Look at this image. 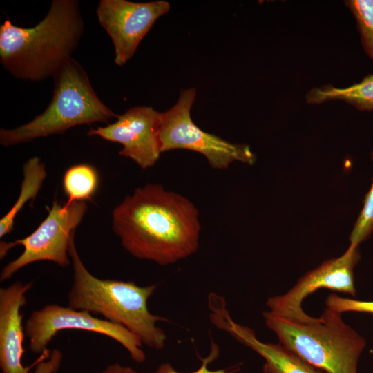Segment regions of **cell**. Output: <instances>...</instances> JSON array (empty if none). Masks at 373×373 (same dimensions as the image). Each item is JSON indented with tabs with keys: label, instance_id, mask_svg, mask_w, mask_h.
Segmentation results:
<instances>
[{
	"label": "cell",
	"instance_id": "6da1fadb",
	"mask_svg": "<svg viewBox=\"0 0 373 373\" xmlns=\"http://www.w3.org/2000/svg\"><path fill=\"white\" fill-rule=\"evenodd\" d=\"M112 228L131 255L162 266L193 254L201 229L194 204L155 184L137 188L113 209Z\"/></svg>",
	"mask_w": 373,
	"mask_h": 373
},
{
	"label": "cell",
	"instance_id": "7a4b0ae2",
	"mask_svg": "<svg viewBox=\"0 0 373 373\" xmlns=\"http://www.w3.org/2000/svg\"><path fill=\"white\" fill-rule=\"evenodd\" d=\"M84 29L77 1L53 0L34 27H19L9 19L1 24V64L19 79L38 82L53 77L71 57Z\"/></svg>",
	"mask_w": 373,
	"mask_h": 373
},
{
	"label": "cell",
	"instance_id": "3957f363",
	"mask_svg": "<svg viewBox=\"0 0 373 373\" xmlns=\"http://www.w3.org/2000/svg\"><path fill=\"white\" fill-rule=\"evenodd\" d=\"M68 254L73 271V283L67 293L68 307L102 316L123 326L150 348H164L166 334L157 323L169 320L151 314L148 308L156 285L140 286L133 281L95 277L84 265L76 249L75 236L70 241Z\"/></svg>",
	"mask_w": 373,
	"mask_h": 373
},
{
	"label": "cell",
	"instance_id": "277c9868",
	"mask_svg": "<svg viewBox=\"0 0 373 373\" xmlns=\"http://www.w3.org/2000/svg\"><path fill=\"white\" fill-rule=\"evenodd\" d=\"M341 314L326 307L318 318L307 314L289 318L269 311L262 316L281 345L322 372L357 373L366 341L345 323Z\"/></svg>",
	"mask_w": 373,
	"mask_h": 373
},
{
	"label": "cell",
	"instance_id": "5b68a950",
	"mask_svg": "<svg viewBox=\"0 0 373 373\" xmlns=\"http://www.w3.org/2000/svg\"><path fill=\"white\" fill-rule=\"evenodd\" d=\"M52 77L53 95L45 111L15 128H1V145H17L61 134L75 126L107 122L118 117L98 97L86 71L75 59H68Z\"/></svg>",
	"mask_w": 373,
	"mask_h": 373
},
{
	"label": "cell",
	"instance_id": "8992f818",
	"mask_svg": "<svg viewBox=\"0 0 373 373\" xmlns=\"http://www.w3.org/2000/svg\"><path fill=\"white\" fill-rule=\"evenodd\" d=\"M195 96L194 88L182 90L176 104L161 113L162 153L173 149L191 150L203 155L215 169H226L236 161L253 164L256 157L248 146L207 133L193 122L191 110Z\"/></svg>",
	"mask_w": 373,
	"mask_h": 373
},
{
	"label": "cell",
	"instance_id": "52a82bcc",
	"mask_svg": "<svg viewBox=\"0 0 373 373\" xmlns=\"http://www.w3.org/2000/svg\"><path fill=\"white\" fill-rule=\"evenodd\" d=\"M87 209L84 201H75L61 206L55 200L46 218L31 234L14 242L1 241V259L16 245H22L23 251L3 267L0 281L10 279L19 270L35 262L50 261L62 267L72 263L68 254L70 241Z\"/></svg>",
	"mask_w": 373,
	"mask_h": 373
},
{
	"label": "cell",
	"instance_id": "ba28073f",
	"mask_svg": "<svg viewBox=\"0 0 373 373\" xmlns=\"http://www.w3.org/2000/svg\"><path fill=\"white\" fill-rule=\"evenodd\" d=\"M23 327L25 335L29 340V350L39 356L48 349V344L58 332L77 329L109 337L126 349L134 361L142 363L146 361L142 341L126 328L68 306L47 304L33 311Z\"/></svg>",
	"mask_w": 373,
	"mask_h": 373
},
{
	"label": "cell",
	"instance_id": "9c48e42d",
	"mask_svg": "<svg viewBox=\"0 0 373 373\" xmlns=\"http://www.w3.org/2000/svg\"><path fill=\"white\" fill-rule=\"evenodd\" d=\"M169 10V3L164 0L142 3L101 0L96 9L97 16L101 26L111 38L115 63L124 65L155 21Z\"/></svg>",
	"mask_w": 373,
	"mask_h": 373
},
{
	"label": "cell",
	"instance_id": "30bf717a",
	"mask_svg": "<svg viewBox=\"0 0 373 373\" xmlns=\"http://www.w3.org/2000/svg\"><path fill=\"white\" fill-rule=\"evenodd\" d=\"M359 259L358 246L350 245L343 255L324 261L307 272L287 293L269 298V312L282 317L301 318L307 315L302 307L303 300L321 288L355 296L354 268Z\"/></svg>",
	"mask_w": 373,
	"mask_h": 373
},
{
	"label": "cell",
	"instance_id": "8fae6325",
	"mask_svg": "<svg viewBox=\"0 0 373 373\" xmlns=\"http://www.w3.org/2000/svg\"><path fill=\"white\" fill-rule=\"evenodd\" d=\"M160 118L161 113L152 107H133L118 115L114 123L90 128L87 135L121 144L120 155L130 158L142 169H147L156 164L162 153Z\"/></svg>",
	"mask_w": 373,
	"mask_h": 373
},
{
	"label": "cell",
	"instance_id": "7c38bea8",
	"mask_svg": "<svg viewBox=\"0 0 373 373\" xmlns=\"http://www.w3.org/2000/svg\"><path fill=\"white\" fill-rule=\"evenodd\" d=\"M209 307L210 321L215 327L226 332L265 360L263 373H323L280 343L262 342L250 327L234 321L223 297L216 295L210 298Z\"/></svg>",
	"mask_w": 373,
	"mask_h": 373
},
{
	"label": "cell",
	"instance_id": "4fadbf2b",
	"mask_svg": "<svg viewBox=\"0 0 373 373\" xmlns=\"http://www.w3.org/2000/svg\"><path fill=\"white\" fill-rule=\"evenodd\" d=\"M33 282L16 281L0 289V368L2 373H30L39 362L50 357L47 349L30 365L21 362L25 335L21 308L26 304V294Z\"/></svg>",
	"mask_w": 373,
	"mask_h": 373
},
{
	"label": "cell",
	"instance_id": "5bb4252c",
	"mask_svg": "<svg viewBox=\"0 0 373 373\" xmlns=\"http://www.w3.org/2000/svg\"><path fill=\"white\" fill-rule=\"evenodd\" d=\"M306 102L320 104L334 100H341L359 111L373 110V74L365 77L360 82L345 88L324 85L312 88L305 95Z\"/></svg>",
	"mask_w": 373,
	"mask_h": 373
},
{
	"label": "cell",
	"instance_id": "9a60e30c",
	"mask_svg": "<svg viewBox=\"0 0 373 373\" xmlns=\"http://www.w3.org/2000/svg\"><path fill=\"white\" fill-rule=\"evenodd\" d=\"M23 175L19 195L10 211L0 220V238L13 229L17 215L39 193L47 176L45 164L39 157H32L23 164Z\"/></svg>",
	"mask_w": 373,
	"mask_h": 373
},
{
	"label": "cell",
	"instance_id": "2e32d148",
	"mask_svg": "<svg viewBox=\"0 0 373 373\" xmlns=\"http://www.w3.org/2000/svg\"><path fill=\"white\" fill-rule=\"evenodd\" d=\"M98 184V173L91 165L79 164L68 168L63 177V188L68 197L66 203L90 200Z\"/></svg>",
	"mask_w": 373,
	"mask_h": 373
},
{
	"label": "cell",
	"instance_id": "e0dca14e",
	"mask_svg": "<svg viewBox=\"0 0 373 373\" xmlns=\"http://www.w3.org/2000/svg\"><path fill=\"white\" fill-rule=\"evenodd\" d=\"M344 2L355 18L363 48L373 60V0H347Z\"/></svg>",
	"mask_w": 373,
	"mask_h": 373
},
{
	"label": "cell",
	"instance_id": "ac0fdd59",
	"mask_svg": "<svg viewBox=\"0 0 373 373\" xmlns=\"http://www.w3.org/2000/svg\"><path fill=\"white\" fill-rule=\"evenodd\" d=\"M373 160V151L372 152ZM373 230V182L367 193L361 212L350 236L351 245L358 246L366 240Z\"/></svg>",
	"mask_w": 373,
	"mask_h": 373
},
{
	"label": "cell",
	"instance_id": "d6986e66",
	"mask_svg": "<svg viewBox=\"0 0 373 373\" xmlns=\"http://www.w3.org/2000/svg\"><path fill=\"white\" fill-rule=\"evenodd\" d=\"M220 349L218 345L211 341V351L209 354L205 358H200L201 365L200 367L194 372L190 373H234L239 370L237 366H232L225 369H219L211 370L209 368V365L215 361L219 356ZM153 373H182L178 372L173 368L169 363H164L160 364Z\"/></svg>",
	"mask_w": 373,
	"mask_h": 373
},
{
	"label": "cell",
	"instance_id": "ffe728a7",
	"mask_svg": "<svg viewBox=\"0 0 373 373\" xmlns=\"http://www.w3.org/2000/svg\"><path fill=\"white\" fill-rule=\"evenodd\" d=\"M325 305L327 307L340 313L358 312L373 314V301H362L343 298L336 294H330L327 296Z\"/></svg>",
	"mask_w": 373,
	"mask_h": 373
},
{
	"label": "cell",
	"instance_id": "44dd1931",
	"mask_svg": "<svg viewBox=\"0 0 373 373\" xmlns=\"http://www.w3.org/2000/svg\"><path fill=\"white\" fill-rule=\"evenodd\" d=\"M63 354L58 349L51 350L48 358L39 362L35 367L32 373H56L61 364Z\"/></svg>",
	"mask_w": 373,
	"mask_h": 373
},
{
	"label": "cell",
	"instance_id": "7402d4cb",
	"mask_svg": "<svg viewBox=\"0 0 373 373\" xmlns=\"http://www.w3.org/2000/svg\"><path fill=\"white\" fill-rule=\"evenodd\" d=\"M101 373H138L133 368L119 363H112L107 365Z\"/></svg>",
	"mask_w": 373,
	"mask_h": 373
},
{
	"label": "cell",
	"instance_id": "603a6c76",
	"mask_svg": "<svg viewBox=\"0 0 373 373\" xmlns=\"http://www.w3.org/2000/svg\"><path fill=\"white\" fill-rule=\"evenodd\" d=\"M372 355H373V350H372Z\"/></svg>",
	"mask_w": 373,
	"mask_h": 373
}]
</instances>
